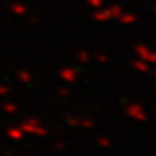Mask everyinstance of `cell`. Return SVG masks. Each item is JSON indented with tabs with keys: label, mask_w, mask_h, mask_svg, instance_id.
Returning a JSON list of instances; mask_svg holds the SVG:
<instances>
[{
	"label": "cell",
	"mask_w": 156,
	"mask_h": 156,
	"mask_svg": "<svg viewBox=\"0 0 156 156\" xmlns=\"http://www.w3.org/2000/svg\"><path fill=\"white\" fill-rule=\"evenodd\" d=\"M126 114L129 117H132L134 120H139V122H145L147 120V114L143 110V107L140 104H136V103H132V104H127L126 107Z\"/></svg>",
	"instance_id": "cell-1"
},
{
	"label": "cell",
	"mask_w": 156,
	"mask_h": 156,
	"mask_svg": "<svg viewBox=\"0 0 156 156\" xmlns=\"http://www.w3.org/2000/svg\"><path fill=\"white\" fill-rule=\"evenodd\" d=\"M23 130H26L29 133H35V134H38V136L48 134V130L45 127H42L38 123V120H35V119H30V120H28V123H25L23 124Z\"/></svg>",
	"instance_id": "cell-2"
},
{
	"label": "cell",
	"mask_w": 156,
	"mask_h": 156,
	"mask_svg": "<svg viewBox=\"0 0 156 156\" xmlns=\"http://www.w3.org/2000/svg\"><path fill=\"white\" fill-rule=\"evenodd\" d=\"M58 75L65 83H74L78 78V71L75 68H62V69H59Z\"/></svg>",
	"instance_id": "cell-3"
},
{
	"label": "cell",
	"mask_w": 156,
	"mask_h": 156,
	"mask_svg": "<svg viewBox=\"0 0 156 156\" xmlns=\"http://www.w3.org/2000/svg\"><path fill=\"white\" fill-rule=\"evenodd\" d=\"M152 51L147 48V46H145V45H139V46H136V54L139 55L140 59H143V61H147V58H149V55H151Z\"/></svg>",
	"instance_id": "cell-4"
},
{
	"label": "cell",
	"mask_w": 156,
	"mask_h": 156,
	"mask_svg": "<svg viewBox=\"0 0 156 156\" xmlns=\"http://www.w3.org/2000/svg\"><path fill=\"white\" fill-rule=\"evenodd\" d=\"M133 68L134 69H137V71H140V73H147L149 71V65H147V62L143 61V59H136V61H133Z\"/></svg>",
	"instance_id": "cell-5"
},
{
	"label": "cell",
	"mask_w": 156,
	"mask_h": 156,
	"mask_svg": "<svg viewBox=\"0 0 156 156\" xmlns=\"http://www.w3.org/2000/svg\"><path fill=\"white\" fill-rule=\"evenodd\" d=\"M119 19H120V22L124 23V25H133V23L136 22V16L132 15V13H123V15L119 16Z\"/></svg>",
	"instance_id": "cell-6"
},
{
	"label": "cell",
	"mask_w": 156,
	"mask_h": 156,
	"mask_svg": "<svg viewBox=\"0 0 156 156\" xmlns=\"http://www.w3.org/2000/svg\"><path fill=\"white\" fill-rule=\"evenodd\" d=\"M94 19L95 20H98V22H107V20L112 19V16H110L108 10H101V12H95Z\"/></svg>",
	"instance_id": "cell-7"
},
{
	"label": "cell",
	"mask_w": 156,
	"mask_h": 156,
	"mask_svg": "<svg viewBox=\"0 0 156 156\" xmlns=\"http://www.w3.org/2000/svg\"><path fill=\"white\" fill-rule=\"evenodd\" d=\"M77 59L80 62H83V64H85V62H88L90 59H91V55H90L87 51H80L77 54Z\"/></svg>",
	"instance_id": "cell-8"
},
{
	"label": "cell",
	"mask_w": 156,
	"mask_h": 156,
	"mask_svg": "<svg viewBox=\"0 0 156 156\" xmlns=\"http://www.w3.org/2000/svg\"><path fill=\"white\" fill-rule=\"evenodd\" d=\"M97 143H98V146L107 149V147H110V146H112V140L108 139V137H106V136H100V137L97 139Z\"/></svg>",
	"instance_id": "cell-9"
},
{
	"label": "cell",
	"mask_w": 156,
	"mask_h": 156,
	"mask_svg": "<svg viewBox=\"0 0 156 156\" xmlns=\"http://www.w3.org/2000/svg\"><path fill=\"white\" fill-rule=\"evenodd\" d=\"M108 10V13H110V16H112V19L113 17H119L120 15H122V9L119 7V6H112L110 9H107Z\"/></svg>",
	"instance_id": "cell-10"
},
{
	"label": "cell",
	"mask_w": 156,
	"mask_h": 156,
	"mask_svg": "<svg viewBox=\"0 0 156 156\" xmlns=\"http://www.w3.org/2000/svg\"><path fill=\"white\" fill-rule=\"evenodd\" d=\"M80 122H81V119H78V117H74V116L67 117V123L71 127H80Z\"/></svg>",
	"instance_id": "cell-11"
},
{
	"label": "cell",
	"mask_w": 156,
	"mask_h": 156,
	"mask_svg": "<svg viewBox=\"0 0 156 156\" xmlns=\"http://www.w3.org/2000/svg\"><path fill=\"white\" fill-rule=\"evenodd\" d=\"M80 127L93 129L94 127V122H93V120H90V119H81V122H80Z\"/></svg>",
	"instance_id": "cell-12"
},
{
	"label": "cell",
	"mask_w": 156,
	"mask_h": 156,
	"mask_svg": "<svg viewBox=\"0 0 156 156\" xmlns=\"http://www.w3.org/2000/svg\"><path fill=\"white\" fill-rule=\"evenodd\" d=\"M56 93H58V95H59V97H64V98H65V97H69V94H71V91H69L68 88H65V87L58 88V90H56Z\"/></svg>",
	"instance_id": "cell-13"
},
{
	"label": "cell",
	"mask_w": 156,
	"mask_h": 156,
	"mask_svg": "<svg viewBox=\"0 0 156 156\" xmlns=\"http://www.w3.org/2000/svg\"><path fill=\"white\" fill-rule=\"evenodd\" d=\"M88 5L95 7V9H98V7L103 6V0H88Z\"/></svg>",
	"instance_id": "cell-14"
},
{
	"label": "cell",
	"mask_w": 156,
	"mask_h": 156,
	"mask_svg": "<svg viewBox=\"0 0 156 156\" xmlns=\"http://www.w3.org/2000/svg\"><path fill=\"white\" fill-rule=\"evenodd\" d=\"M95 59H97L98 62H101V64H104V62L108 61V56L104 55V54H98V55L95 56Z\"/></svg>",
	"instance_id": "cell-15"
},
{
	"label": "cell",
	"mask_w": 156,
	"mask_h": 156,
	"mask_svg": "<svg viewBox=\"0 0 156 156\" xmlns=\"http://www.w3.org/2000/svg\"><path fill=\"white\" fill-rule=\"evenodd\" d=\"M54 147H55V151H65V145L62 142H55Z\"/></svg>",
	"instance_id": "cell-16"
},
{
	"label": "cell",
	"mask_w": 156,
	"mask_h": 156,
	"mask_svg": "<svg viewBox=\"0 0 156 156\" xmlns=\"http://www.w3.org/2000/svg\"><path fill=\"white\" fill-rule=\"evenodd\" d=\"M10 136L16 137V139H20V137L23 136V133L20 132V130H12V132H10Z\"/></svg>",
	"instance_id": "cell-17"
},
{
	"label": "cell",
	"mask_w": 156,
	"mask_h": 156,
	"mask_svg": "<svg viewBox=\"0 0 156 156\" xmlns=\"http://www.w3.org/2000/svg\"><path fill=\"white\" fill-rule=\"evenodd\" d=\"M20 78H22L25 83H29V81H30V75H29L28 73H22L20 74Z\"/></svg>",
	"instance_id": "cell-18"
},
{
	"label": "cell",
	"mask_w": 156,
	"mask_h": 156,
	"mask_svg": "<svg viewBox=\"0 0 156 156\" xmlns=\"http://www.w3.org/2000/svg\"><path fill=\"white\" fill-rule=\"evenodd\" d=\"M146 62H155L156 64V52H151V55H149V58H147Z\"/></svg>",
	"instance_id": "cell-19"
},
{
	"label": "cell",
	"mask_w": 156,
	"mask_h": 156,
	"mask_svg": "<svg viewBox=\"0 0 156 156\" xmlns=\"http://www.w3.org/2000/svg\"><path fill=\"white\" fill-rule=\"evenodd\" d=\"M153 75H155V77H156V69H155V71H153Z\"/></svg>",
	"instance_id": "cell-20"
},
{
	"label": "cell",
	"mask_w": 156,
	"mask_h": 156,
	"mask_svg": "<svg viewBox=\"0 0 156 156\" xmlns=\"http://www.w3.org/2000/svg\"><path fill=\"white\" fill-rule=\"evenodd\" d=\"M155 10H156V7H155Z\"/></svg>",
	"instance_id": "cell-21"
}]
</instances>
